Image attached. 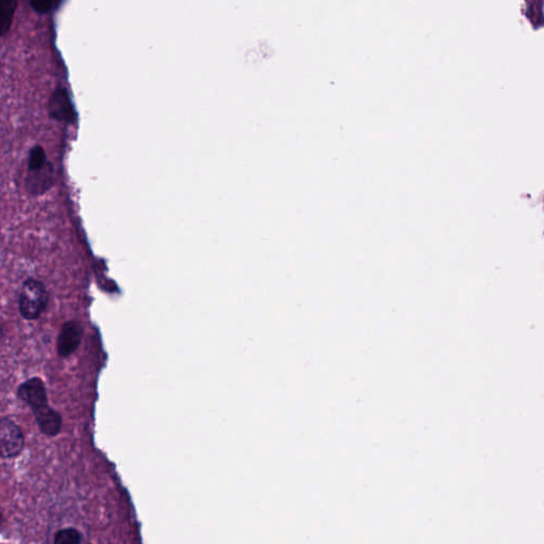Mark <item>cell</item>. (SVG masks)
I'll return each instance as SVG.
<instances>
[{
  "mask_svg": "<svg viewBox=\"0 0 544 544\" xmlns=\"http://www.w3.org/2000/svg\"><path fill=\"white\" fill-rule=\"evenodd\" d=\"M49 302L46 286L35 278H28L21 287L18 307L26 320H36L45 312Z\"/></svg>",
  "mask_w": 544,
  "mask_h": 544,
  "instance_id": "obj_1",
  "label": "cell"
},
{
  "mask_svg": "<svg viewBox=\"0 0 544 544\" xmlns=\"http://www.w3.org/2000/svg\"><path fill=\"white\" fill-rule=\"evenodd\" d=\"M25 448L23 431L8 418H0V457L15 458Z\"/></svg>",
  "mask_w": 544,
  "mask_h": 544,
  "instance_id": "obj_2",
  "label": "cell"
},
{
  "mask_svg": "<svg viewBox=\"0 0 544 544\" xmlns=\"http://www.w3.org/2000/svg\"><path fill=\"white\" fill-rule=\"evenodd\" d=\"M17 395L21 401L25 402L34 416L44 412L50 407L48 404L46 386L40 378H31L19 385Z\"/></svg>",
  "mask_w": 544,
  "mask_h": 544,
  "instance_id": "obj_3",
  "label": "cell"
},
{
  "mask_svg": "<svg viewBox=\"0 0 544 544\" xmlns=\"http://www.w3.org/2000/svg\"><path fill=\"white\" fill-rule=\"evenodd\" d=\"M82 327L76 321H67L62 327L57 338V354L62 358L74 354L82 340Z\"/></svg>",
  "mask_w": 544,
  "mask_h": 544,
  "instance_id": "obj_4",
  "label": "cell"
},
{
  "mask_svg": "<svg viewBox=\"0 0 544 544\" xmlns=\"http://www.w3.org/2000/svg\"><path fill=\"white\" fill-rule=\"evenodd\" d=\"M49 114L55 120L64 123H72L76 119L74 106L64 87H57L53 91L49 102Z\"/></svg>",
  "mask_w": 544,
  "mask_h": 544,
  "instance_id": "obj_5",
  "label": "cell"
},
{
  "mask_svg": "<svg viewBox=\"0 0 544 544\" xmlns=\"http://www.w3.org/2000/svg\"><path fill=\"white\" fill-rule=\"evenodd\" d=\"M53 167L50 163H47L44 167L36 170H29L26 185L28 191L33 195L45 193L50 188L52 184Z\"/></svg>",
  "mask_w": 544,
  "mask_h": 544,
  "instance_id": "obj_6",
  "label": "cell"
},
{
  "mask_svg": "<svg viewBox=\"0 0 544 544\" xmlns=\"http://www.w3.org/2000/svg\"><path fill=\"white\" fill-rule=\"evenodd\" d=\"M34 416H35L38 429L44 435L53 437V436H57L60 431H61V414L57 410L53 409V408L49 407L48 409L40 412V414H35Z\"/></svg>",
  "mask_w": 544,
  "mask_h": 544,
  "instance_id": "obj_7",
  "label": "cell"
},
{
  "mask_svg": "<svg viewBox=\"0 0 544 544\" xmlns=\"http://www.w3.org/2000/svg\"><path fill=\"white\" fill-rule=\"evenodd\" d=\"M16 8L17 0H0V36L11 29Z\"/></svg>",
  "mask_w": 544,
  "mask_h": 544,
  "instance_id": "obj_8",
  "label": "cell"
},
{
  "mask_svg": "<svg viewBox=\"0 0 544 544\" xmlns=\"http://www.w3.org/2000/svg\"><path fill=\"white\" fill-rule=\"evenodd\" d=\"M47 161L46 152H45L44 148L40 146H34L33 148L30 150L29 159H28V168L29 170L40 169V168L44 167Z\"/></svg>",
  "mask_w": 544,
  "mask_h": 544,
  "instance_id": "obj_9",
  "label": "cell"
},
{
  "mask_svg": "<svg viewBox=\"0 0 544 544\" xmlns=\"http://www.w3.org/2000/svg\"><path fill=\"white\" fill-rule=\"evenodd\" d=\"M82 541L81 533L74 528L61 529L55 536V544H79Z\"/></svg>",
  "mask_w": 544,
  "mask_h": 544,
  "instance_id": "obj_10",
  "label": "cell"
},
{
  "mask_svg": "<svg viewBox=\"0 0 544 544\" xmlns=\"http://www.w3.org/2000/svg\"><path fill=\"white\" fill-rule=\"evenodd\" d=\"M32 8L40 14H47L59 8L62 0H29Z\"/></svg>",
  "mask_w": 544,
  "mask_h": 544,
  "instance_id": "obj_11",
  "label": "cell"
},
{
  "mask_svg": "<svg viewBox=\"0 0 544 544\" xmlns=\"http://www.w3.org/2000/svg\"><path fill=\"white\" fill-rule=\"evenodd\" d=\"M4 334H6V329H4V323H2L1 320H0V339L4 338Z\"/></svg>",
  "mask_w": 544,
  "mask_h": 544,
  "instance_id": "obj_12",
  "label": "cell"
},
{
  "mask_svg": "<svg viewBox=\"0 0 544 544\" xmlns=\"http://www.w3.org/2000/svg\"><path fill=\"white\" fill-rule=\"evenodd\" d=\"M2 523V514H0V525H1Z\"/></svg>",
  "mask_w": 544,
  "mask_h": 544,
  "instance_id": "obj_13",
  "label": "cell"
}]
</instances>
